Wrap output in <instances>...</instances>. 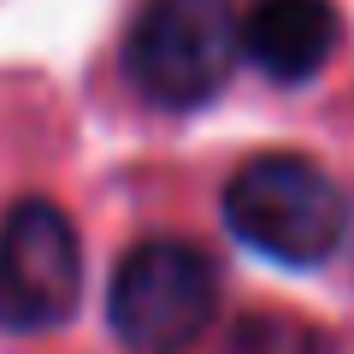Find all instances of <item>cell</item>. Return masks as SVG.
Returning <instances> with one entry per match:
<instances>
[{
	"mask_svg": "<svg viewBox=\"0 0 354 354\" xmlns=\"http://www.w3.org/2000/svg\"><path fill=\"white\" fill-rule=\"evenodd\" d=\"M342 41L337 0H254L242 18V59L272 83H307Z\"/></svg>",
	"mask_w": 354,
	"mask_h": 354,
	"instance_id": "cell-5",
	"label": "cell"
},
{
	"mask_svg": "<svg viewBox=\"0 0 354 354\" xmlns=\"http://www.w3.org/2000/svg\"><path fill=\"white\" fill-rule=\"evenodd\" d=\"M83 295V242L65 207L18 201L0 218V330L41 337L77 313Z\"/></svg>",
	"mask_w": 354,
	"mask_h": 354,
	"instance_id": "cell-4",
	"label": "cell"
},
{
	"mask_svg": "<svg viewBox=\"0 0 354 354\" xmlns=\"http://www.w3.org/2000/svg\"><path fill=\"white\" fill-rule=\"evenodd\" d=\"M230 354H330V342L290 313H254L230 330Z\"/></svg>",
	"mask_w": 354,
	"mask_h": 354,
	"instance_id": "cell-6",
	"label": "cell"
},
{
	"mask_svg": "<svg viewBox=\"0 0 354 354\" xmlns=\"http://www.w3.org/2000/svg\"><path fill=\"white\" fill-rule=\"evenodd\" d=\"M242 59V18L230 0H148L130 24L124 71L142 101L165 113L207 106Z\"/></svg>",
	"mask_w": 354,
	"mask_h": 354,
	"instance_id": "cell-2",
	"label": "cell"
},
{
	"mask_svg": "<svg viewBox=\"0 0 354 354\" xmlns=\"http://www.w3.org/2000/svg\"><path fill=\"white\" fill-rule=\"evenodd\" d=\"M225 225L242 248L278 266H325L348 242L354 201L325 165L301 153H260L225 183Z\"/></svg>",
	"mask_w": 354,
	"mask_h": 354,
	"instance_id": "cell-1",
	"label": "cell"
},
{
	"mask_svg": "<svg viewBox=\"0 0 354 354\" xmlns=\"http://www.w3.org/2000/svg\"><path fill=\"white\" fill-rule=\"evenodd\" d=\"M218 313V272L195 242L153 236L118 260L106 290V325L130 354H183Z\"/></svg>",
	"mask_w": 354,
	"mask_h": 354,
	"instance_id": "cell-3",
	"label": "cell"
}]
</instances>
